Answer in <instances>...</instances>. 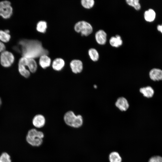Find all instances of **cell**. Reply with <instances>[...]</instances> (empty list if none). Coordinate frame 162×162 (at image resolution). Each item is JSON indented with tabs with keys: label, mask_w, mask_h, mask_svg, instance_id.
<instances>
[{
	"label": "cell",
	"mask_w": 162,
	"mask_h": 162,
	"mask_svg": "<svg viewBox=\"0 0 162 162\" xmlns=\"http://www.w3.org/2000/svg\"><path fill=\"white\" fill-rule=\"evenodd\" d=\"M19 44L23 57L34 59L49 53L48 50L43 47L41 42L38 40H22L19 42Z\"/></svg>",
	"instance_id": "6da1fadb"
},
{
	"label": "cell",
	"mask_w": 162,
	"mask_h": 162,
	"mask_svg": "<svg viewBox=\"0 0 162 162\" xmlns=\"http://www.w3.org/2000/svg\"><path fill=\"white\" fill-rule=\"evenodd\" d=\"M44 133L34 128L31 129L28 131L26 140L27 142L33 146H38L42 143L44 137Z\"/></svg>",
	"instance_id": "7a4b0ae2"
},
{
	"label": "cell",
	"mask_w": 162,
	"mask_h": 162,
	"mask_svg": "<svg viewBox=\"0 0 162 162\" xmlns=\"http://www.w3.org/2000/svg\"><path fill=\"white\" fill-rule=\"evenodd\" d=\"M64 120L67 125L74 128L81 127L83 123L82 116L80 115H76L72 111H68L65 113Z\"/></svg>",
	"instance_id": "3957f363"
},
{
	"label": "cell",
	"mask_w": 162,
	"mask_h": 162,
	"mask_svg": "<svg viewBox=\"0 0 162 162\" xmlns=\"http://www.w3.org/2000/svg\"><path fill=\"white\" fill-rule=\"evenodd\" d=\"M74 28L76 32L80 33L82 36H87L93 32L91 25L84 21H80L76 23Z\"/></svg>",
	"instance_id": "277c9868"
},
{
	"label": "cell",
	"mask_w": 162,
	"mask_h": 162,
	"mask_svg": "<svg viewBox=\"0 0 162 162\" xmlns=\"http://www.w3.org/2000/svg\"><path fill=\"white\" fill-rule=\"evenodd\" d=\"M12 13L13 9L9 1L6 0L0 2V16L7 19L9 18Z\"/></svg>",
	"instance_id": "5b68a950"
},
{
	"label": "cell",
	"mask_w": 162,
	"mask_h": 162,
	"mask_svg": "<svg viewBox=\"0 0 162 162\" xmlns=\"http://www.w3.org/2000/svg\"><path fill=\"white\" fill-rule=\"evenodd\" d=\"M0 63L4 67H10L14 63V57L13 54L7 51L2 52L0 57Z\"/></svg>",
	"instance_id": "8992f818"
},
{
	"label": "cell",
	"mask_w": 162,
	"mask_h": 162,
	"mask_svg": "<svg viewBox=\"0 0 162 162\" xmlns=\"http://www.w3.org/2000/svg\"><path fill=\"white\" fill-rule=\"evenodd\" d=\"M18 70L20 74L23 77L28 78L30 75L27 64V58L22 57L19 60Z\"/></svg>",
	"instance_id": "52a82bcc"
},
{
	"label": "cell",
	"mask_w": 162,
	"mask_h": 162,
	"mask_svg": "<svg viewBox=\"0 0 162 162\" xmlns=\"http://www.w3.org/2000/svg\"><path fill=\"white\" fill-rule=\"evenodd\" d=\"M70 66L72 72L75 74L80 73L83 70L82 63L79 60L74 59L71 61Z\"/></svg>",
	"instance_id": "ba28073f"
},
{
	"label": "cell",
	"mask_w": 162,
	"mask_h": 162,
	"mask_svg": "<svg viewBox=\"0 0 162 162\" xmlns=\"http://www.w3.org/2000/svg\"><path fill=\"white\" fill-rule=\"evenodd\" d=\"M115 105L122 111H126L129 106L128 100L124 97H120L118 98L115 103Z\"/></svg>",
	"instance_id": "9c48e42d"
},
{
	"label": "cell",
	"mask_w": 162,
	"mask_h": 162,
	"mask_svg": "<svg viewBox=\"0 0 162 162\" xmlns=\"http://www.w3.org/2000/svg\"><path fill=\"white\" fill-rule=\"evenodd\" d=\"M46 119L44 116L38 114L36 115L33 118L32 123L35 127L39 128L43 127L45 124Z\"/></svg>",
	"instance_id": "30bf717a"
},
{
	"label": "cell",
	"mask_w": 162,
	"mask_h": 162,
	"mask_svg": "<svg viewBox=\"0 0 162 162\" xmlns=\"http://www.w3.org/2000/svg\"><path fill=\"white\" fill-rule=\"evenodd\" d=\"M150 79L154 81L162 80V70L157 68L151 69L149 73Z\"/></svg>",
	"instance_id": "8fae6325"
},
{
	"label": "cell",
	"mask_w": 162,
	"mask_h": 162,
	"mask_svg": "<svg viewBox=\"0 0 162 162\" xmlns=\"http://www.w3.org/2000/svg\"><path fill=\"white\" fill-rule=\"evenodd\" d=\"M107 34L103 30L98 31L95 34V38L97 43L101 45L105 44L106 41Z\"/></svg>",
	"instance_id": "7c38bea8"
},
{
	"label": "cell",
	"mask_w": 162,
	"mask_h": 162,
	"mask_svg": "<svg viewBox=\"0 0 162 162\" xmlns=\"http://www.w3.org/2000/svg\"><path fill=\"white\" fill-rule=\"evenodd\" d=\"M156 13L152 8H149L146 10L144 14V17L145 20L148 22H153L156 18Z\"/></svg>",
	"instance_id": "4fadbf2b"
},
{
	"label": "cell",
	"mask_w": 162,
	"mask_h": 162,
	"mask_svg": "<svg viewBox=\"0 0 162 162\" xmlns=\"http://www.w3.org/2000/svg\"><path fill=\"white\" fill-rule=\"evenodd\" d=\"M65 65L64 60L61 58L55 59L52 64V67L53 70L56 71L61 70Z\"/></svg>",
	"instance_id": "5bb4252c"
},
{
	"label": "cell",
	"mask_w": 162,
	"mask_h": 162,
	"mask_svg": "<svg viewBox=\"0 0 162 162\" xmlns=\"http://www.w3.org/2000/svg\"><path fill=\"white\" fill-rule=\"evenodd\" d=\"M51 63V59L47 55H42L40 57L39 64L43 69H45L49 67Z\"/></svg>",
	"instance_id": "9a60e30c"
},
{
	"label": "cell",
	"mask_w": 162,
	"mask_h": 162,
	"mask_svg": "<svg viewBox=\"0 0 162 162\" xmlns=\"http://www.w3.org/2000/svg\"><path fill=\"white\" fill-rule=\"evenodd\" d=\"M140 92L144 96L148 98H151L154 95V91L153 88L150 86H147L140 88Z\"/></svg>",
	"instance_id": "2e32d148"
},
{
	"label": "cell",
	"mask_w": 162,
	"mask_h": 162,
	"mask_svg": "<svg viewBox=\"0 0 162 162\" xmlns=\"http://www.w3.org/2000/svg\"><path fill=\"white\" fill-rule=\"evenodd\" d=\"M109 42L111 46L115 47H118L121 46L123 43L121 36L118 35L111 37Z\"/></svg>",
	"instance_id": "e0dca14e"
},
{
	"label": "cell",
	"mask_w": 162,
	"mask_h": 162,
	"mask_svg": "<svg viewBox=\"0 0 162 162\" xmlns=\"http://www.w3.org/2000/svg\"><path fill=\"white\" fill-rule=\"evenodd\" d=\"M27 58V64L28 70L30 73H35L37 69V64L34 59Z\"/></svg>",
	"instance_id": "ac0fdd59"
},
{
	"label": "cell",
	"mask_w": 162,
	"mask_h": 162,
	"mask_svg": "<svg viewBox=\"0 0 162 162\" xmlns=\"http://www.w3.org/2000/svg\"><path fill=\"white\" fill-rule=\"evenodd\" d=\"M109 159L110 162H122V158L116 152H112L109 154Z\"/></svg>",
	"instance_id": "d6986e66"
},
{
	"label": "cell",
	"mask_w": 162,
	"mask_h": 162,
	"mask_svg": "<svg viewBox=\"0 0 162 162\" xmlns=\"http://www.w3.org/2000/svg\"><path fill=\"white\" fill-rule=\"evenodd\" d=\"M47 28V24L44 21H40L37 25L36 29L39 32L45 33Z\"/></svg>",
	"instance_id": "ffe728a7"
},
{
	"label": "cell",
	"mask_w": 162,
	"mask_h": 162,
	"mask_svg": "<svg viewBox=\"0 0 162 162\" xmlns=\"http://www.w3.org/2000/svg\"><path fill=\"white\" fill-rule=\"evenodd\" d=\"M88 55L91 59L94 62L97 61L99 58V53L94 48H91L88 51Z\"/></svg>",
	"instance_id": "44dd1931"
},
{
	"label": "cell",
	"mask_w": 162,
	"mask_h": 162,
	"mask_svg": "<svg viewBox=\"0 0 162 162\" xmlns=\"http://www.w3.org/2000/svg\"><path fill=\"white\" fill-rule=\"evenodd\" d=\"M126 3L129 5L134 7L136 10H139L141 8L139 0H126Z\"/></svg>",
	"instance_id": "7402d4cb"
},
{
	"label": "cell",
	"mask_w": 162,
	"mask_h": 162,
	"mask_svg": "<svg viewBox=\"0 0 162 162\" xmlns=\"http://www.w3.org/2000/svg\"><path fill=\"white\" fill-rule=\"evenodd\" d=\"M10 38V36L5 31L0 30V40L4 42L9 41Z\"/></svg>",
	"instance_id": "603a6c76"
},
{
	"label": "cell",
	"mask_w": 162,
	"mask_h": 162,
	"mask_svg": "<svg viewBox=\"0 0 162 162\" xmlns=\"http://www.w3.org/2000/svg\"><path fill=\"white\" fill-rule=\"evenodd\" d=\"M0 162H12L10 155L6 152H2L0 155Z\"/></svg>",
	"instance_id": "cb8c5ba5"
},
{
	"label": "cell",
	"mask_w": 162,
	"mask_h": 162,
	"mask_svg": "<svg viewBox=\"0 0 162 162\" xmlns=\"http://www.w3.org/2000/svg\"><path fill=\"white\" fill-rule=\"evenodd\" d=\"M81 3L83 7L87 9H90L94 5V0H82Z\"/></svg>",
	"instance_id": "d4e9b609"
},
{
	"label": "cell",
	"mask_w": 162,
	"mask_h": 162,
	"mask_svg": "<svg viewBox=\"0 0 162 162\" xmlns=\"http://www.w3.org/2000/svg\"><path fill=\"white\" fill-rule=\"evenodd\" d=\"M148 162H162V157L160 156H155L151 158Z\"/></svg>",
	"instance_id": "484cf974"
},
{
	"label": "cell",
	"mask_w": 162,
	"mask_h": 162,
	"mask_svg": "<svg viewBox=\"0 0 162 162\" xmlns=\"http://www.w3.org/2000/svg\"><path fill=\"white\" fill-rule=\"evenodd\" d=\"M5 49V46L4 44L0 41V52L4 51Z\"/></svg>",
	"instance_id": "4316f807"
},
{
	"label": "cell",
	"mask_w": 162,
	"mask_h": 162,
	"mask_svg": "<svg viewBox=\"0 0 162 162\" xmlns=\"http://www.w3.org/2000/svg\"><path fill=\"white\" fill-rule=\"evenodd\" d=\"M157 29L158 31L162 34V23L161 24H159L157 25Z\"/></svg>",
	"instance_id": "83f0119b"
},
{
	"label": "cell",
	"mask_w": 162,
	"mask_h": 162,
	"mask_svg": "<svg viewBox=\"0 0 162 162\" xmlns=\"http://www.w3.org/2000/svg\"><path fill=\"white\" fill-rule=\"evenodd\" d=\"M2 100H1V98H0V107L1 106V104H2Z\"/></svg>",
	"instance_id": "f1b7e54d"
},
{
	"label": "cell",
	"mask_w": 162,
	"mask_h": 162,
	"mask_svg": "<svg viewBox=\"0 0 162 162\" xmlns=\"http://www.w3.org/2000/svg\"><path fill=\"white\" fill-rule=\"evenodd\" d=\"M94 86V87H95V88H96L97 87V86L96 85Z\"/></svg>",
	"instance_id": "f546056e"
}]
</instances>
